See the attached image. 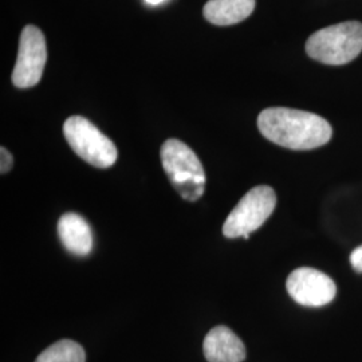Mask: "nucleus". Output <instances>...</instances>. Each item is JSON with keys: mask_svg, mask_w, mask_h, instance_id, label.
<instances>
[{"mask_svg": "<svg viewBox=\"0 0 362 362\" xmlns=\"http://www.w3.org/2000/svg\"><path fill=\"white\" fill-rule=\"evenodd\" d=\"M260 133L272 143L293 151H309L329 143L330 124L321 116L288 107H269L258 117Z\"/></svg>", "mask_w": 362, "mask_h": 362, "instance_id": "nucleus-1", "label": "nucleus"}, {"mask_svg": "<svg viewBox=\"0 0 362 362\" xmlns=\"http://www.w3.org/2000/svg\"><path fill=\"white\" fill-rule=\"evenodd\" d=\"M362 52V23L349 21L315 31L306 42L308 55L325 65H345Z\"/></svg>", "mask_w": 362, "mask_h": 362, "instance_id": "nucleus-2", "label": "nucleus"}, {"mask_svg": "<svg viewBox=\"0 0 362 362\" xmlns=\"http://www.w3.org/2000/svg\"><path fill=\"white\" fill-rule=\"evenodd\" d=\"M161 163L173 188L184 200H199L206 188V172L194 151L180 140L169 139L161 146Z\"/></svg>", "mask_w": 362, "mask_h": 362, "instance_id": "nucleus-3", "label": "nucleus"}, {"mask_svg": "<svg viewBox=\"0 0 362 362\" xmlns=\"http://www.w3.org/2000/svg\"><path fill=\"white\" fill-rule=\"evenodd\" d=\"M64 134L70 148L95 168H109L117 161L116 145L85 117H69Z\"/></svg>", "mask_w": 362, "mask_h": 362, "instance_id": "nucleus-4", "label": "nucleus"}, {"mask_svg": "<svg viewBox=\"0 0 362 362\" xmlns=\"http://www.w3.org/2000/svg\"><path fill=\"white\" fill-rule=\"evenodd\" d=\"M276 206V194L269 185H258L250 189L238 206L233 208L223 226L226 238L250 239V233L257 231L272 216Z\"/></svg>", "mask_w": 362, "mask_h": 362, "instance_id": "nucleus-5", "label": "nucleus"}, {"mask_svg": "<svg viewBox=\"0 0 362 362\" xmlns=\"http://www.w3.org/2000/svg\"><path fill=\"white\" fill-rule=\"evenodd\" d=\"M47 61L46 39L38 27L26 26L19 39V52L13 67V83L19 89L38 85Z\"/></svg>", "mask_w": 362, "mask_h": 362, "instance_id": "nucleus-6", "label": "nucleus"}, {"mask_svg": "<svg viewBox=\"0 0 362 362\" xmlns=\"http://www.w3.org/2000/svg\"><path fill=\"white\" fill-rule=\"evenodd\" d=\"M286 288L297 303L308 308H320L330 303L337 294L334 281L320 270L299 267L287 278Z\"/></svg>", "mask_w": 362, "mask_h": 362, "instance_id": "nucleus-7", "label": "nucleus"}, {"mask_svg": "<svg viewBox=\"0 0 362 362\" xmlns=\"http://www.w3.org/2000/svg\"><path fill=\"white\" fill-rule=\"evenodd\" d=\"M203 351L208 362H242L246 358L245 344L227 326H216L208 333Z\"/></svg>", "mask_w": 362, "mask_h": 362, "instance_id": "nucleus-8", "label": "nucleus"}, {"mask_svg": "<svg viewBox=\"0 0 362 362\" xmlns=\"http://www.w3.org/2000/svg\"><path fill=\"white\" fill-rule=\"evenodd\" d=\"M58 235L66 250L77 257H86L93 248L90 226L81 215L67 212L58 221Z\"/></svg>", "mask_w": 362, "mask_h": 362, "instance_id": "nucleus-9", "label": "nucleus"}, {"mask_svg": "<svg viewBox=\"0 0 362 362\" xmlns=\"http://www.w3.org/2000/svg\"><path fill=\"white\" fill-rule=\"evenodd\" d=\"M255 8V0H208L203 15L216 26H231L243 22Z\"/></svg>", "mask_w": 362, "mask_h": 362, "instance_id": "nucleus-10", "label": "nucleus"}, {"mask_svg": "<svg viewBox=\"0 0 362 362\" xmlns=\"http://www.w3.org/2000/svg\"><path fill=\"white\" fill-rule=\"evenodd\" d=\"M85 350L71 339H62L43 350L35 362H85Z\"/></svg>", "mask_w": 362, "mask_h": 362, "instance_id": "nucleus-11", "label": "nucleus"}, {"mask_svg": "<svg viewBox=\"0 0 362 362\" xmlns=\"http://www.w3.org/2000/svg\"><path fill=\"white\" fill-rule=\"evenodd\" d=\"M0 155H1V161H0V172L1 175L8 173L13 165V157L4 146H1L0 149Z\"/></svg>", "mask_w": 362, "mask_h": 362, "instance_id": "nucleus-12", "label": "nucleus"}, {"mask_svg": "<svg viewBox=\"0 0 362 362\" xmlns=\"http://www.w3.org/2000/svg\"><path fill=\"white\" fill-rule=\"evenodd\" d=\"M350 264L357 272H362V246L354 248V251L350 254Z\"/></svg>", "mask_w": 362, "mask_h": 362, "instance_id": "nucleus-13", "label": "nucleus"}, {"mask_svg": "<svg viewBox=\"0 0 362 362\" xmlns=\"http://www.w3.org/2000/svg\"><path fill=\"white\" fill-rule=\"evenodd\" d=\"M148 4H152V6H157V4H161L163 1H165V0H145Z\"/></svg>", "mask_w": 362, "mask_h": 362, "instance_id": "nucleus-14", "label": "nucleus"}]
</instances>
